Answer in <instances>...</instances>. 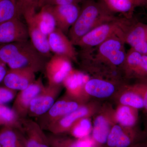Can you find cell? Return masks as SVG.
<instances>
[{
    "label": "cell",
    "mask_w": 147,
    "mask_h": 147,
    "mask_svg": "<svg viewBox=\"0 0 147 147\" xmlns=\"http://www.w3.org/2000/svg\"><path fill=\"white\" fill-rule=\"evenodd\" d=\"M19 129L24 134L26 147H51L47 135L36 122L22 119Z\"/></svg>",
    "instance_id": "obj_15"
},
{
    "label": "cell",
    "mask_w": 147,
    "mask_h": 147,
    "mask_svg": "<svg viewBox=\"0 0 147 147\" xmlns=\"http://www.w3.org/2000/svg\"><path fill=\"white\" fill-rule=\"evenodd\" d=\"M50 50L54 55H59L78 63V53L68 37L62 31L56 28L47 36Z\"/></svg>",
    "instance_id": "obj_12"
},
{
    "label": "cell",
    "mask_w": 147,
    "mask_h": 147,
    "mask_svg": "<svg viewBox=\"0 0 147 147\" xmlns=\"http://www.w3.org/2000/svg\"><path fill=\"white\" fill-rule=\"evenodd\" d=\"M133 16L120 17L102 24L84 36L76 44L81 49L96 47L113 37L125 38L127 33L136 22Z\"/></svg>",
    "instance_id": "obj_4"
},
{
    "label": "cell",
    "mask_w": 147,
    "mask_h": 147,
    "mask_svg": "<svg viewBox=\"0 0 147 147\" xmlns=\"http://www.w3.org/2000/svg\"><path fill=\"white\" fill-rule=\"evenodd\" d=\"M28 27L21 18H12L0 24V44L28 40Z\"/></svg>",
    "instance_id": "obj_13"
},
{
    "label": "cell",
    "mask_w": 147,
    "mask_h": 147,
    "mask_svg": "<svg viewBox=\"0 0 147 147\" xmlns=\"http://www.w3.org/2000/svg\"><path fill=\"white\" fill-rule=\"evenodd\" d=\"M112 100L117 105H126L139 110L144 109V100L142 96L130 83L123 85Z\"/></svg>",
    "instance_id": "obj_21"
},
{
    "label": "cell",
    "mask_w": 147,
    "mask_h": 147,
    "mask_svg": "<svg viewBox=\"0 0 147 147\" xmlns=\"http://www.w3.org/2000/svg\"><path fill=\"white\" fill-rule=\"evenodd\" d=\"M16 90L6 87H0V105H5L13 100L16 96Z\"/></svg>",
    "instance_id": "obj_31"
},
{
    "label": "cell",
    "mask_w": 147,
    "mask_h": 147,
    "mask_svg": "<svg viewBox=\"0 0 147 147\" xmlns=\"http://www.w3.org/2000/svg\"><path fill=\"white\" fill-rule=\"evenodd\" d=\"M123 38L115 36L96 47L81 49L78 53L81 68L91 77L127 83L123 74L127 53Z\"/></svg>",
    "instance_id": "obj_1"
},
{
    "label": "cell",
    "mask_w": 147,
    "mask_h": 147,
    "mask_svg": "<svg viewBox=\"0 0 147 147\" xmlns=\"http://www.w3.org/2000/svg\"><path fill=\"white\" fill-rule=\"evenodd\" d=\"M98 100H91L77 110L64 116L50 125L47 130L55 134H68L72 126L80 119L92 118L102 105Z\"/></svg>",
    "instance_id": "obj_6"
},
{
    "label": "cell",
    "mask_w": 147,
    "mask_h": 147,
    "mask_svg": "<svg viewBox=\"0 0 147 147\" xmlns=\"http://www.w3.org/2000/svg\"><path fill=\"white\" fill-rule=\"evenodd\" d=\"M113 12L132 16L135 9L147 5V0H102Z\"/></svg>",
    "instance_id": "obj_24"
},
{
    "label": "cell",
    "mask_w": 147,
    "mask_h": 147,
    "mask_svg": "<svg viewBox=\"0 0 147 147\" xmlns=\"http://www.w3.org/2000/svg\"><path fill=\"white\" fill-rule=\"evenodd\" d=\"M35 73L32 70L26 69H9L3 81L5 87L20 91L35 81Z\"/></svg>",
    "instance_id": "obj_19"
},
{
    "label": "cell",
    "mask_w": 147,
    "mask_h": 147,
    "mask_svg": "<svg viewBox=\"0 0 147 147\" xmlns=\"http://www.w3.org/2000/svg\"><path fill=\"white\" fill-rule=\"evenodd\" d=\"M40 9L38 12L34 13V18L40 30L47 36L57 28V24L48 5Z\"/></svg>",
    "instance_id": "obj_27"
},
{
    "label": "cell",
    "mask_w": 147,
    "mask_h": 147,
    "mask_svg": "<svg viewBox=\"0 0 147 147\" xmlns=\"http://www.w3.org/2000/svg\"><path fill=\"white\" fill-rule=\"evenodd\" d=\"M92 118L85 117L80 119L69 131L71 137L77 139H83L91 135L92 130Z\"/></svg>",
    "instance_id": "obj_29"
},
{
    "label": "cell",
    "mask_w": 147,
    "mask_h": 147,
    "mask_svg": "<svg viewBox=\"0 0 147 147\" xmlns=\"http://www.w3.org/2000/svg\"><path fill=\"white\" fill-rule=\"evenodd\" d=\"M147 137L144 130H141L137 126L132 127H122L116 147H131Z\"/></svg>",
    "instance_id": "obj_23"
},
{
    "label": "cell",
    "mask_w": 147,
    "mask_h": 147,
    "mask_svg": "<svg viewBox=\"0 0 147 147\" xmlns=\"http://www.w3.org/2000/svg\"><path fill=\"white\" fill-rule=\"evenodd\" d=\"M2 147H26L24 134L19 129L2 127L0 129Z\"/></svg>",
    "instance_id": "obj_26"
},
{
    "label": "cell",
    "mask_w": 147,
    "mask_h": 147,
    "mask_svg": "<svg viewBox=\"0 0 147 147\" xmlns=\"http://www.w3.org/2000/svg\"><path fill=\"white\" fill-rule=\"evenodd\" d=\"M131 84L134 89L142 96L144 100V114L147 115V82H137Z\"/></svg>",
    "instance_id": "obj_32"
},
{
    "label": "cell",
    "mask_w": 147,
    "mask_h": 147,
    "mask_svg": "<svg viewBox=\"0 0 147 147\" xmlns=\"http://www.w3.org/2000/svg\"><path fill=\"white\" fill-rule=\"evenodd\" d=\"M21 119L12 108L0 105V126L20 128Z\"/></svg>",
    "instance_id": "obj_30"
},
{
    "label": "cell",
    "mask_w": 147,
    "mask_h": 147,
    "mask_svg": "<svg viewBox=\"0 0 147 147\" xmlns=\"http://www.w3.org/2000/svg\"><path fill=\"white\" fill-rule=\"evenodd\" d=\"M5 65V64L0 61V83L3 81L7 72Z\"/></svg>",
    "instance_id": "obj_35"
},
{
    "label": "cell",
    "mask_w": 147,
    "mask_h": 147,
    "mask_svg": "<svg viewBox=\"0 0 147 147\" xmlns=\"http://www.w3.org/2000/svg\"><path fill=\"white\" fill-rule=\"evenodd\" d=\"M40 0H18L22 10V15L27 11H36L39 8Z\"/></svg>",
    "instance_id": "obj_33"
},
{
    "label": "cell",
    "mask_w": 147,
    "mask_h": 147,
    "mask_svg": "<svg viewBox=\"0 0 147 147\" xmlns=\"http://www.w3.org/2000/svg\"><path fill=\"white\" fill-rule=\"evenodd\" d=\"M131 147H147V137L142 142L137 143Z\"/></svg>",
    "instance_id": "obj_36"
},
{
    "label": "cell",
    "mask_w": 147,
    "mask_h": 147,
    "mask_svg": "<svg viewBox=\"0 0 147 147\" xmlns=\"http://www.w3.org/2000/svg\"><path fill=\"white\" fill-rule=\"evenodd\" d=\"M125 41L131 49L147 55V24L137 21L127 34Z\"/></svg>",
    "instance_id": "obj_20"
},
{
    "label": "cell",
    "mask_w": 147,
    "mask_h": 147,
    "mask_svg": "<svg viewBox=\"0 0 147 147\" xmlns=\"http://www.w3.org/2000/svg\"><path fill=\"white\" fill-rule=\"evenodd\" d=\"M51 0H40L39 3V8H41L44 6L49 5Z\"/></svg>",
    "instance_id": "obj_37"
},
{
    "label": "cell",
    "mask_w": 147,
    "mask_h": 147,
    "mask_svg": "<svg viewBox=\"0 0 147 147\" xmlns=\"http://www.w3.org/2000/svg\"><path fill=\"white\" fill-rule=\"evenodd\" d=\"M72 69L70 60L59 55H53L44 69L48 85L63 86L64 81Z\"/></svg>",
    "instance_id": "obj_10"
},
{
    "label": "cell",
    "mask_w": 147,
    "mask_h": 147,
    "mask_svg": "<svg viewBox=\"0 0 147 147\" xmlns=\"http://www.w3.org/2000/svg\"><path fill=\"white\" fill-rule=\"evenodd\" d=\"M87 81L84 79V73L72 69L63 84L66 89L65 96L84 104L89 102L84 90Z\"/></svg>",
    "instance_id": "obj_18"
},
{
    "label": "cell",
    "mask_w": 147,
    "mask_h": 147,
    "mask_svg": "<svg viewBox=\"0 0 147 147\" xmlns=\"http://www.w3.org/2000/svg\"><path fill=\"white\" fill-rule=\"evenodd\" d=\"M47 136L51 147H95L91 136L81 139L67 137L64 134L51 133Z\"/></svg>",
    "instance_id": "obj_22"
},
{
    "label": "cell",
    "mask_w": 147,
    "mask_h": 147,
    "mask_svg": "<svg viewBox=\"0 0 147 147\" xmlns=\"http://www.w3.org/2000/svg\"><path fill=\"white\" fill-rule=\"evenodd\" d=\"M48 6L55 17L57 28L67 33L80 13L81 8L78 4Z\"/></svg>",
    "instance_id": "obj_16"
},
{
    "label": "cell",
    "mask_w": 147,
    "mask_h": 147,
    "mask_svg": "<svg viewBox=\"0 0 147 147\" xmlns=\"http://www.w3.org/2000/svg\"><path fill=\"white\" fill-rule=\"evenodd\" d=\"M84 103L71 99L65 96L57 100L47 113L38 117L37 123L43 129H46L52 124L75 111Z\"/></svg>",
    "instance_id": "obj_9"
},
{
    "label": "cell",
    "mask_w": 147,
    "mask_h": 147,
    "mask_svg": "<svg viewBox=\"0 0 147 147\" xmlns=\"http://www.w3.org/2000/svg\"><path fill=\"white\" fill-rule=\"evenodd\" d=\"M127 83L91 77L86 82L84 90L88 100L113 99L120 89Z\"/></svg>",
    "instance_id": "obj_7"
},
{
    "label": "cell",
    "mask_w": 147,
    "mask_h": 147,
    "mask_svg": "<svg viewBox=\"0 0 147 147\" xmlns=\"http://www.w3.org/2000/svg\"><path fill=\"white\" fill-rule=\"evenodd\" d=\"M82 0H51L49 5H65L71 4H78Z\"/></svg>",
    "instance_id": "obj_34"
},
{
    "label": "cell",
    "mask_w": 147,
    "mask_h": 147,
    "mask_svg": "<svg viewBox=\"0 0 147 147\" xmlns=\"http://www.w3.org/2000/svg\"><path fill=\"white\" fill-rule=\"evenodd\" d=\"M115 119L117 123L123 127L137 126L139 121V110L126 105H117Z\"/></svg>",
    "instance_id": "obj_25"
},
{
    "label": "cell",
    "mask_w": 147,
    "mask_h": 147,
    "mask_svg": "<svg viewBox=\"0 0 147 147\" xmlns=\"http://www.w3.org/2000/svg\"><path fill=\"white\" fill-rule=\"evenodd\" d=\"M49 58L39 52L30 40L0 45V61L10 69L44 71Z\"/></svg>",
    "instance_id": "obj_2"
},
{
    "label": "cell",
    "mask_w": 147,
    "mask_h": 147,
    "mask_svg": "<svg viewBox=\"0 0 147 147\" xmlns=\"http://www.w3.org/2000/svg\"><path fill=\"white\" fill-rule=\"evenodd\" d=\"M144 131L147 134V115L144 114Z\"/></svg>",
    "instance_id": "obj_38"
},
{
    "label": "cell",
    "mask_w": 147,
    "mask_h": 147,
    "mask_svg": "<svg viewBox=\"0 0 147 147\" xmlns=\"http://www.w3.org/2000/svg\"><path fill=\"white\" fill-rule=\"evenodd\" d=\"M62 86L48 85L42 91L32 100L28 116L39 117L47 113L56 102Z\"/></svg>",
    "instance_id": "obj_11"
},
{
    "label": "cell",
    "mask_w": 147,
    "mask_h": 147,
    "mask_svg": "<svg viewBox=\"0 0 147 147\" xmlns=\"http://www.w3.org/2000/svg\"><path fill=\"white\" fill-rule=\"evenodd\" d=\"M22 15L18 0H0V24Z\"/></svg>",
    "instance_id": "obj_28"
},
{
    "label": "cell",
    "mask_w": 147,
    "mask_h": 147,
    "mask_svg": "<svg viewBox=\"0 0 147 147\" xmlns=\"http://www.w3.org/2000/svg\"><path fill=\"white\" fill-rule=\"evenodd\" d=\"M36 12L28 11L23 14L28 27L29 39L37 50L50 59L53 55L50 50L48 38L42 33L35 21L34 14Z\"/></svg>",
    "instance_id": "obj_17"
},
{
    "label": "cell",
    "mask_w": 147,
    "mask_h": 147,
    "mask_svg": "<svg viewBox=\"0 0 147 147\" xmlns=\"http://www.w3.org/2000/svg\"><path fill=\"white\" fill-rule=\"evenodd\" d=\"M123 74L127 82H147V55L130 48L127 53L123 67Z\"/></svg>",
    "instance_id": "obj_8"
},
{
    "label": "cell",
    "mask_w": 147,
    "mask_h": 147,
    "mask_svg": "<svg viewBox=\"0 0 147 147\" xmlns=\"http://www.w3.org/2000/svg\"><path fill=\"white\" fill-rule=\"evenodd\" d=\"M93 118L91 137L95 147H105L108 134L113 125L117 123L115 108L110 102H102Z\"/></svg>",
    "instance_id": "obj_5"
},
{
    "label": "cell",
    "mask_w": 147,
    "mask_h": 147,
    "mask_svg": "<svg viewBox=\"0 0 147 147\" xmlns=\"http://www.w3.org/2000/svg\"><path fill=\"white\" fill-rule=\"evenodd\" d=\"M0 147H2L1 146V144H0Z\"/></svg>",
    "instance_id": "obj_39"
},
{
    "label": "cell",
    "mask_w": 147,
    "mask_h": 147,
    "mask_svg": "<svg viewBox=\"0 0 147 147\" xmlns=\"http://www.w3.org/2000/svg\"><path fill=\"white\" fill-rule=\"evenodd\" d=\"M45 88L42 79L39 78L16 95L12 109L21 119L26 118L31 102Z\"/></svg>",
    "instance_id": "obj_14"
},
{
    "label": "cell",
    "mask_w": 147,
    "mask_h": 147,
    "mask_svg": "<svg viewBox=\"0 0 147 147\" xmlns=\"http://www.w3.org/2000/svg\"><path fill=\"white\" fill-rule=\"evenodd\" d=\"M116 17L102 0H87L81 8L78 18L69 31L68 37L75 46L87 33Z\"/></svg>",
    "instance_id": "obj_3"
}]
</instances>
